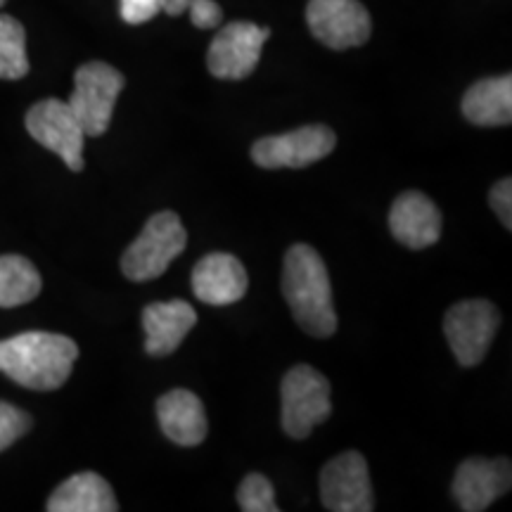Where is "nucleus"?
I'll return each instance as SVG.
<instances>
[{
	"instance_id": "nucleus-18",
	"label": "nucleus",
	"mask_w": 512,
	"mask_h": 512,
	"mask_svg": "<svg viewBox=\"0 0 512 512\" xmlns=\"http://www.w3.org/2000/svg\"><path fill=\"white\" fill-rule=\"evenodd\" d=\"M463 114L475 126H508L512 121V76L477 81L465 93Z\"/></svg>"
},
{
	"instance_id": "nucleus-25",
	"label": "nucleus",
	"mask_w": 512,
	"mask_h": 512,
	"mask_svg": "<svg viewBox=\"0 0 512 512\" xmlns=\"http://www.w3.org/2000/svg\"><path fill=\"white\" fill-rule=\"evenodd\" d=\"M489 202H491V207H494L503 226L510 230L512 228V183H510V178H503V181H498L494 188H491Z\"/></svg>"
},
{
	"instance_id": "nucleus-24",
	"label": "nucleus",
	"mask_w": 512,
	"mask_h": 512,
	"mask_svg": "<svg viewBox=\"0 0 512 512\" xmlns=\"http://www.w3.org/2000/svg\"><path fill=\"white\" fill-rule=\"evenodd\" d=\"M188 12L197 29H216L223 19V10L214 0H190Z\"/></svg>"
},
{
	"instance_id": "nucleus-8",
	"label": "nucleus",
	"mask_w": 512,
	"mask_h": 512,
	"mask_svg": "<svg viewBox=\"0 0 512 512\" xmlns=\"http://www.w3.org/2000/svg\"><path fill=\"white\" fill-rule=\"evenodd\" d=\"M27 131L29 136L57 157L72 171H83V143L86 133L79 121H76L69 102L57 98H48L36 102L27 112Z\"/></svg>"
},
{
	"instance_id": "nucleus-11",
	"label": "nucleus",
	"mask_w": 512,
	"mask_h": 512,
	"mask_svg": "<svg viewBox=\"0 0 512 512\" xmlns=\"http://www.w3.org/2000/svg\"><path fill=\"white\" fill-rule=\"evenodd\" d=\"M320 501L332 512H370L375 508L368 463L361 453L347 451L323 467Z\"/></svg>"
},
{
	"instance_id": "nucleus-5",
	"label": "nucleus",
	"mask_w": 512,
	"mask_h": 512,
	"mask_svg": "<svg viewBox=\"0 0 512 512\" xmlns=\"http://www.w3.org/2000/svg\"><path fill=\"white\" fill-rule=\"evenodd\" d=\"M280 401L287 437L306 439L332 413L328 377L311 366H294L280 384Z\"/></svg>"
},
{
	"instance_id": "nucleus-14",
	"label": "nucleus",
	"mask_w": 512,
	"mask_h": 512,
	"mask_svg": "<svg viewBox=\"0 0 512 512\" xmlns=\"http://www.w3.org/2000/svg\"><path fill=\"white\" fill-rule=\"evenodd\" d=\"M441 226L439 207L422 192H403L389 211V230L408 249L432 247L441 238Z\"/></svg>"
},
{
	"instance_id": "nucleus-27",
	"label": "nucleus",
	"mask_w": 512,
	"mask_h": 512,
	"mask_svg": "<svg viewBox=\"0 0 512 512\" xmlns=\"http://www.w3.org/2000/svg\"><path fill=\"white\" fill-rule=\"evenodd\" d=\"M0 5H5V0H0Z\"/></svg>"
},
{
	"instance_id": "nucleus-2",
	"label": "nucleus",
	"mask_w": 512,
	"mask_h": 512,
	"mask_svg": "<svg viewBox=\"0 0 512 512\" xmlns=\"http://www.w3.org/2000/svg\"><path fill=\"white\" fill-rule=\"evenodd\" d=\"M283 294L299 328L311 337H332L337 313L325 261L309 245H292L283 264Z\"/></svg>"
},
{
	"instance_id": "nucleus-16",
	"label": "nucleus",
	"mask_w": 512,
	"mask_h": 512,
	"mask_svg": "<svg viewBox=\"0 0 512 512\" xmlns=\"http://www.w3.org/2000/svg\"><path fill=\"white\" fill-rule=\"evenodd\" d=\"M157 420L166 437L178 446H200L207 439L209 422L204 403L190 389H171L159 396Z\"/></svg>"
},
{
	"instance_id": "nucleus-15",
	"label": "nucleus",
	"mask_w": 512,
	"mask_h": 512,
	"mask_svg": "<svg viewBox=\"0 0 512 512\" xmlns=\"http://www.w3.org/2000/svg\"><path fill=\"white\" fill-rule=\"evenodd\" d=\"M195 325L197 311L183 299L147 304L143 309L145 351L150 356L174 354Z\"/></svg>"
},
{
	"instance_id": "nucleus-22",
	"label": "nucleus",
	"mask_w": 512,
	"mask_h": 512,
	"mask_svg": "<svg viewBox=\"0 0 512 512\" xmlns=\"http://www.w3.org/2000/svg\"><path fill=\"white\" fill-rule=\"evenodd\" d=\"M31 430V418L12 403L0 401V451L10 448Z\"/></svg>"
},
{
	"instance_id": "nucleus-20",
	"label": "nucleus",
	"mask_w": 512,
	"mask_h": 512,
	"mask_svg": "<svg viewBox=\"0 0 512 512\" xmlns=\"http://www.w3.org/2000/svg\"><path fill=\"white\" fill-rule=\"evenodd\" d=\"M29 74L27 34L15 17L0 15V79L17 81Z\"/></svg>"
},
{
	"instance_id": "nucleus-6",
	"label": "nucleus",
	"mask_w": 512,
	"mask_h": 512,
	"mask_svg": "<svg viewBox=\"0 0 512 512\" xmlns=\"http://www.w3.org/2000/svg\"><path fill=\"white\" fill-rule=\"evenodd\" d=\"M498 328H501V313L486 299H467L451 306L444 318L446 339L463 368L484 361Z\"/></svg>"
},
{
	"instance_id": "nucleus-3",
	"label": "nucleus",
	"mask_w": 512,
	"mask_h": 512,
	"mask_svg": "<svg viewBox=\"0 0 512 512\" xmlns=\"http://www.w3.org/2000/svg\"><path fill=\"white\" fill-rule=\"evenodd\" d=\"M185 245H188V233L178 214L159 211L150 216L133 245L121 256V271L133 283L155 280L171 266L176 256H181Z\"/></svg>"
},
{
	"instance_id": "nucleus-9",
	"label": "nucleus",
	"mask_w": 512,
	"mask_h": 512,
	"mask_svg": "<svg viewBox=\"0 0 512 512\" xmlns=\"http://www.w3.org/2000/svg\"><path fill=\"white\" fill-rule=\"evenodd\" d=\"M271 38V29L252 22H230L219 29L207 53V67L216 79L242 81L259 64L261 48Z\"/></svg>"
},
{
	"instance_id": "nucleus-19",
	"label": "nucleus",
	"mask_w": 512,
	"mask_h": 512,
	"mask_svg": "<svg viewBox=\"0 0 512 512\" xmlns=\"http://www.w3.org/2000/svg\"><path fill=\"white\" fill-rule=\"evenodd\" d=\"M41 287V273L29 259L19 254L0 256V309H15L34 302Z\"/></svg>"
},
{
	"instance_id": "nucleus-13",
	"label": "nucleus",
	"mask_w": 512,
	"mask_h": 512,
	"mask_svg": "<svg viewBox=\"0 0 512 512\" xmlns=\"http://www.w3.org/2000/svg\"><path fill=\"white\" fill-rule=\"evenodd\" d=\"M249 278L238 256L214 252L192 268V292L209 306H230L247 294Z\"/></svg>"
},
{
	"instance_id": "nucleus-7",
	"label": "nucleus",
	"mask_w": 512,
	"mask_h": 512,
	"mask_svg": "<svg viewBox=\"0 0 512 512\" xmlns=\"http://www.w3.org/2000/svg\"><path fill=\"white\" fill-rule=\"evenodd\" d=\"M335 147L337 136L332 128L311 124L283 136L259 138L252 145V159L261 169H304L328 157Z\"/></svg>"
},
{
	"instance_id": "nucleus-23",
	"label": "nucleus",
	"mask_w": 512,
	"mask_h": 512,
	"mask_svg": "<svg viewBox=\"0 0 512 512\" xmlns=\"http://www.w3.org/2000/svg\"><path fill=\"white\" fill-rule=\"evenodd\" d=\"M121 19L126 24H145L162 12V0H119Z\"/></svg>"
},
{
	"instance_id": "nucleus-12",
	"label": "nucleus",
	"mask_w": 512,
	"mask_h": 512,
	"mask_svg": "<svg viewBox=\"0 0 512 512\" xmlns=\"http://www.w3.org/2000/svg\"><path fill=\"white\" fill-rule=\"evenodd\" d=\"M512 484V467L508 458L486 460L467 458L458 465L453 477L451 494L465 512H482L496 501L498 496L508 494Z\"/></svg>"
},
{
	"instance_id": "nucleus-21",
	"label": "nucleus",
	"mask_w": 512,
	"mask_h": 512,
	"mask_svg": "<svg viewBox=\"0 0 512 512\" xmlns=\"http://www.w3.org/2000/svg\"><path fill=\"white\" fill-rule=\"evenodd\" d=\"M238 505L245 512H278V503H275L273 484L268 482L264 475L252 472L242 479L238 486Z\"/></svg>"
},
{
	"instance_id": "nucleus-17",
	"label": "nucleus",
	"mask_w": 512,
	"mask_h": 512,
	"mask_svg": "<svg viewBox=\"0 0 512 512\" xmlns=\"http://www.w3.org/2000/svg\"><path fill=\"white\" fill-rule=\"evenodd\" d=\"M48 512H114L119 510L110 482L95 472L69 477L53 491L46 503Z\"/></svg>"
},
{
	"instance_id": "nucleus-26",
	"label": "nucleus",
	"mask_w": 512,
	"mask_h": 512,
	"mask_svg": "<svg viewBox=\"0 0 512 512\" xmlns=\"http://www.w3.org/2000/svg\"><path fill=\"white\" fill-rule=\"evenodd\" d=\"M188 3L190 0H162V10L166 15L176 17V15H183L185 10H188Z\"/></svg>"
},
{
	"instance_id": "nucleus-1",
	"label": "nucleus",
	"mask_w": 512,
	"mask_h": 512,
	"mask_svg": "<svg viewBox=\"0 0 512 512\" xmlns=\"http://www.w3.org/2000/svg\"><path fill=\"white\" fill-rule=\"evenodd\" d=\"M76 358L79 347L74 339L55 332L31 330L0 342V373L36 392L60 389L72 375Z\"/></svg>"
},
{
	"instance_id": "nucleus-4",
	"label": "nucleus",
	"mask_w": 512,
	"mask_h": 512,
	"mask_svg": "<svg viewBox=\"0 0 512 512\" xmlns=\"http://www.w3.org/2000/svg\"><path fill=\"white\" fill-rule=\"evenodd\" d=\"M124 86V74L107 62H86L76 69L74 93L67 102L86 138H98L107 133L114 105Z\"/></svg>"
},
{
	"instance_id": "nucleus-10",
	"label": "nucleus",
	"mask_w": 512,
	"mask_h": 512,
	"mask_svg": "<svg viewBox=\"0 0 512 512\" xmlns=\"http://www.w3.org/2000/svg\"><path fill=\"white\" fill-rule=\"evenodd\" d=\"M306 22L311 34L332 50L363 46L373 31V19L358 0H309Z\"/></svg>"
}]
</instances>
